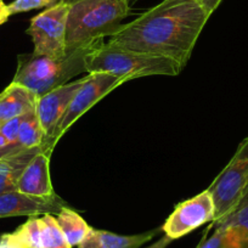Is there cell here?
Returning a JSON list of instances; mask_svg holds the SVG:
<instances>
[{
	"label": "cell",
	"mask_w": 248,
	"mask_h": 248,
	"mask_svg": "<svg viewBox=\"0 0 248 248\" xmlns=\"http://www.w3.org/2000/svg\"><path fill=\"white\" fill-rule=\"evenodd\" d=\"M129 0H79L71 4L66 26V52L113 34L129 14Z\"/></svg>",
	"instance_id": "cell-2"
},
{
	"label": "cell",
	"mask_w": 248,
	"mask_h": 248,
	"mask_svg": "<svg viewBox=\"0 0 248 248\" xmlns=\"http://www.w3.org/2000/svg\"><path fill=\"white\" fill-rule=\"evenodd\" d=\"M209 229H211V226L207 229L203 237L200 241L196 248H223L224 238H225V229L220 228V226H217V228H214L213 233L208 236Z\"/></svg>",
	"instance_id": "cell-21"
},
{
	"label": "cell",
	"mask_w": 248,
	"mask_h": 248,
	"mask_svg": "<svg viewBox=\"0 0 248 248\" xmlns=\"http://www.w3.org/2000/svg\"><path fill=\"white\" fill-rule=\"evenodd\" d=\"M17 191L32 196H54L56 192L50 178V157L43 151L26 166L17 180Z\"/></svg>",
	"instance_id": "cell-11"
},
{
	"label": "cell",
	"mask_w": 248,
	"mask_h": 248,
	"mask_svg": "<svg viewBox=\"0 0 248 248\" xmlns=\"http://www.w3.org/2000/svg\"><path fill=\"white\" fill-rule=\"evenodd\" d=\"M60 1L61 0H14L13 3L8 5V11L11 16L15 14L35 10V9L50 8Z\"/></svg>",
	"instance_id": "cell-20"
},
{
	"label": "cell",
	"mask_w": 248,
	"mask_h": 248,
	"mask_svg": "<svg viewBox=\"0 0 248 248\" xmlns=\"http://www.w3.org/2000/svg\"><path fill=\"white\" fill-rule=\"evenodd\" d=\"M161 230L158 228L138 235H118L111 231L90 228L78 248H140L151 241Z\"/></svg>",
	"instance_id": "cell-12"
},
{
	"label": "cell",
	"mask_w": 248,
	"mask_h": 248,
	"mask_svg": "<svg viewBox=\"0 0 248 248\" xmlns=\"http://www.w3.org/2000/svg\"><path fill=\"white\" fill-rule=\"evenodd\" d=\"M223 248H248V236L230 229H225Z\"/></svg>",
	"instance_id": "cell-22"
},
{
	"label": "cell",
	"mask_w": 248,
	"mask_h": 248,
	"mask_svg": "<svg viewBox=\"0 0 248 248\" xmlns=\"http://www.w3.org/2000/svg\"><path fill=\"white\" fill-rule=\"evenodd\" d=\"M40 151L42 147H35L0 157V195L17 190V180L21 173Z\"/></svg>",
	"instance_id": "cell-14"
},
{
	"label": "cell",
	"mask_w": 248,
	"mask_h": 248,
	"mask_svg": "<svg viewBox=\"0 0 248 248\" xmlns=\"http://www.w3.org/2000/svg\"><path fill=\"white\" fill-rule=\"evenodd\" d=\"M68 206L65 200L54 196H32L20 191H10L0 195V218L10 217H38L45 214L56 216Z\"/></svg>",
	"instance_id": "cell-10"
},
{
	"label": "cell",
	"mask_w": 248,
	"mask_h": 248,
	"mask_svg": "<svg viewBox=\"0 0 248 248\" xmlns=\"http://www.w3.org/2000/svg\"><path fill=\"white\" fill-rule=\"evenodd\" d=\"M62 3H66V4H68V5H71V4H73V3H76V1H79V0H61Z\"/></svg>",
	"instance_id": "cell-27"
},
{
	"label": "cell",
	"mask_w": 248,
	"mask_h": 248,
	"mask_svg": "<svg viewBox=\"0 0 248 248\" xmlns=\"http://www.w3.org/2000/svg\"><path fill=\"white\" fill-rule=\"evenodd\" d=\"M9 17H10V14L8 11V5H5L3 0H1L0 1V25L5 23Z\"/></svg>",
	"instance_id": "cell-26"
},
{
	"label": "cell",
	"mask_w": 248,
	"mask_h": 248,
	"mask_svg": "<svg viewBox=\"0 0 248 248\" xmlns=\"http://www.w3.org/2000/svg\"><path fill=\"white\" fill-rule=\"evenodd\" d=\"M40 219H42V248H71L57 225L55 216L45 214Z\"/></svg>",
	"instance_id": "cell-19"
},
{
	"label": "cell",
	"mask_w": 248,
	"mask_h": 248,
	"mask_svg": "<svg viewBox=\"0 0 248 248\" xmlns=\"http://www.w3.org/2000/svg\"><path fill=\"white\" fill-rule=\"evenodd\" d=\"M55 218H56L60 230L62 231L71 248L76 246L78 247V245L84 240L92 228L88 225L87 221L80 217L78 212L73 211L70 207H65L62 211H60L55 216Z\"/></svg>",
	"instance_id": "cell-15"
},
{
	"label": "cell",
	"mask_w": 248,
	"mask_h": 248,
	"mask_svg": "<svg viewBox=\"0 0 248 248\" xmlns=\"http://www.w3.org/2000/svg\"><path fill=\"white\" fill-rule=\"evenodd\" d=\"M87 78L88 73L84 77L76 80V82L61 85V87L44 94L43 96L38 97L35 113H37L40 125H42L45 134V139L43 141L42 146H40L42 147V151L46 146L47 142L50 141V139H51L52 134L55 132V128H56L62 114L65 113L71 100L73 99L78 89L84 84Z\"/></svg>",
	"instance_id": "cell-9"
},
{
	"label": "cell",
	"mask_w": 248,
	"mask_h": 248,
	"mask_svg": "<svg viewBox=\"0 0 248 248\" xmlns=\"http://www.w3.org/2000/svg\"><path fill=\"white\" fill-rule=\"evenodd\" d=\"M0 248H28L22 246L21 243L16 242L13 238L11 233H3L0 236Z\"/></svg>",
	"instance_id": "cell-23"
},
{
	"label": "cell",
	"mask_w": 248,
	"mask_h": 248,
	"mask_svg": "<svg viewBox=\"0 0 248 248\" xmlns=\"http://www.w3.org/2000/svg\"><path fill=\"white\" fill-rule=\"evenodd\" d=\"M129 1H137V0H129Z\"/></svg>",
	"instance_id": "cell-28"
},
{
	"label": "cell",
	"mask_w": 248,
	"mask_h": 248,
	"mask_svg": "<svg viewBox=\"0 0 248 248\" xmlns=\"http://www.w3.org/2000/svg\"><path fill=\"white\" fill-rule=\"evenodd\" d=\"M171 242H173V240L170 237H168V236L164 235L163 237H161L158 241H156V242L152 243L151 246H149L146 248H167Z\"/></svg>",
	"instance_id": "cell-25"
},
{
	"label": "cell",
	"mask_w": 248,
	"mask_h": 248,
	"mask_svg": "<svg viewBox=\"0 0 248 248\" xmlns=\"http://www.w3.org/2000/svg\"><path fill=\"white\" fill-rule=\"evenodd\" d=\"M0 1H1V0H0Z\"/></svg>",
	"instance_id": "cell-29"
},
{
	"label": "cell",
	"mask_w": 248,
	"mask_h": 248,
	"mask_svg": "<svg viewBox=\"0 0 248 248\" xmlns=\"http://www.w3.org/2000/svg\"><path fill=\"white\" fill-rule=\"evenodd\" d=\"M16 242L28 248H42V219L30 217L28 220L10 232Z\"/></svg>",
	"instance_id": "cell-18"
},
{
	"label": "cell",
	"mask_w": 248,
	"mask_h": 248,
	"mask_svg": "<svg viewBox=\"0 0 248 248\" xmlns=\"http://www.w3.org/2000/svg\"><path fill=\"white\" fill-rule=\"evenodd\" d=\"M44 139V130H43L42 125H40V122L38 119L37 113H35V109L26 113L22 117V122H21L20 125L17 142H16L17 149L22 151V150L40 147Z\"/></svg>",
	"instance_id": "cell-16"
},
{
	"label": "cell",
	"mask_w": 248,
	"mask_h": 248,
	"mask_svg": "<svg viewBox=\"0 0 248 248\" xmlns=\"http://www.w3.org/2000/svg\"><path fill=\"white\" fill-rule=\"evenodd\" d=\"M183 68L168 57L130 51L105 42L87 59V73H111L127 80L149 76H178Z\"/></svg>",
	"instance_id": "cell-4"
},
{
	"label": "cell",
	"mask_w": 248,
	"mask_h": 248,
	"mask_svg": "<svg viewBox=\"0 0 248 248\" xmlns=\"http://www.w3.org/2000/svg\"><path fill=\"white\" fill-rule=\"evenodd\" d=\"M104 39L85 45L61 59L42 56L34 52L20 55L14 83L23 85L37 97L56 89L76 76L87 73L88 55L99 46Z\"/></svg>",
	"instance_id": "cell-3"
},
{
	"label": "cell",
	"mask_w": 248,
	"mask_h": 248,
	"mask_svg": "<svg viewBox=\"0 0 248 248\" xmlns=\"http://www.w3.org/2000/svg\"><path fill=\"white\" fill-rule=\"evenodd\" d=\"M213 228L220 226L224 229H231L242 235L248 236V190L243 194L238 203L230 214L221 220L212 223Z\"/></svg>",
	"instance_id": "cell-17"
},
{
	"label": "cell",
	"mask_w": 248,
	"mask_h": 248,
	"mask_svg": "<svg viewBox=\"0 0 248 248\" xmlns=\"http://www.w3.org/2000/svg\"><path fill=\"white\" fill-rule=\"evenodd\" d=\"M216 218V204L208 189L192 199L181 202L166 223L161 226L164 235L171 240H178L196 230L207 223H213Z\"/></svg>",
	"instance_id": "cell-8"
},
{
	"label": "cell",
	"mask_w": 248,
	"mask_h": 248,
	"mask_svg": "<svg viewBox=\"0 0 248 248\" xmlns=\"http://www.w3.org/2000/svg\"><path fill=\"white\" fill-rule=\"evenodd\" d=\"M200 3L208 10L209 14H213L214 10L219 6L221 3V0H199Z\"/></svg>",
	"instance_id": "cell-24"
},
{
	"label": "cell",
	"mask_w": 248,
	"mask_h": 248,
	"mask_svg": "<svg viewBox=\"0 0 248 248\" xmlns=\"http://www.w3.org/2000/svg\"><path fill=\"white\" fill-rule=\"evenodd\" d=\"M125 82H128L125 78L117 77L111 73H88L87 80L71 100L65 113L62 114L55 128L51 139L44 147L43 152L46 156H51L59 140L66 134L73 124L95 104Z\"/></svg>",
	"instance_id": "cell-5"
},
{
	"label": "cell",
	"mask_w": 248,
	"mask_h": 248,
	"mask_svg": "<svg viewBox=\"0 0 248 248\" xmlns=\"http://www.w3.org/2000/svg\"><path fill=\"white\" fill-rule=\"evenodd\" d=\"M37 100V95L30 89L17 83H11L0 94V125L10 119L34 111Z\"/></svg>",
	"instance_id": "cell-13"
},
{
	"label": "cell",
	"mask_w": 248,
	"mask_h": 248,
	"mask_svg": "<svg viewBox=\"0 0 248 248\" xmlns=\"http://www.w3.org/2000/svg\"><path fill=\"white\" fill-rule=\"evenodd\" d=\"M216 204L213 223L230 214L248 190V137L238 145L225 168L208 187Z\"/></svg>",
	"instance_id": "cell-6"
},
{
	"label": "cell",
	"mask_w": 248,
	"mask_h": 248,
	"mask_svg": "<svg viewBox=\"0 0 248 248\" xmlns=\"http://www.w3.org/2000/svg\"><path fill=\"white\" fill-rule=\"evenodd\" d=\"M211 15L199 0H163L122 25L109 35L107 44L168 57L185 67Z\"/></svg>",
	"instance_id": "cell-1"
},
{
	"label": "cell",
	"mask_w": 248,
	"mask_h": 248,
	"mask_svg": "<svg viewBox=\"0 0 248 248\" xmlns=\"http://www.w3.org/2000/svg\"><path fill=\"white\" fill-rule=\"evenodd\" d=\"M70 5L55 4L31 20L27 34L34 44L33 52L42 56L61 59L66 56V26Z\"/></svg>",
	"instance_id": "cell-7"
}]
</instances>
